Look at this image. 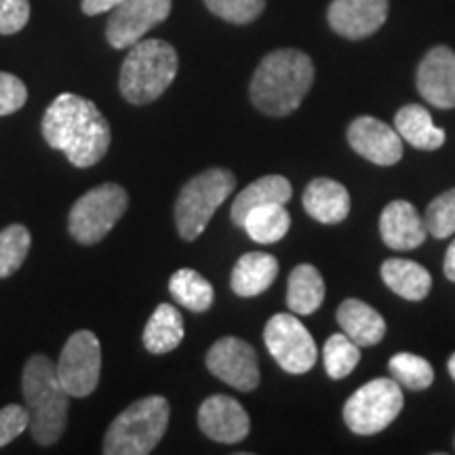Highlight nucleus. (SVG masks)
I'll return each mask as SVG.
<instances>
[{"label": "nucleus", "mask_w": 455, "mask_h": 455, "mask_svg": "<svg viewBox=\"0 0 455 455\" xmlns=\"http://www.w3.org/2000/svg\"><path fill=\"white\" fill-rule=\"evenodd\" d=\"M41 129L44 141L78 169L93 167L110 150V123L93 101L76 93L57 95L44 110Z\"/></svg>", "instance_id": "1"}, {"label": "nucleus", "mask_w": 455, "mask_h": 455, "mask_svg": "<svg viewBox=\"0 0 455 455\" xmlns=\"http://www.w3.org/2000/svg\"><path fill=\"white\" fill-rule=\"evenodd\" d=\"M315 83V64L295 49L272 51L261 60L249 87V98L268 116H287L298 110Z\"/></svg>", "instance_id": "2"}, {"label": "nucleus", "mask_w": 455, "mask_h": 455, "mask_svg": "<svg viewBox=\"0 0 455 455\" xmlns=\"http://www.w3.org/2000/svg\"><path fill=\"white\" fill-rule=\"evenodd\" d=\"M26 407L30 411V430L38 445H53L64 435L68 424V398L57 378L55 363L44 355L28 358L21 375Z\"/></svg>", "instance_id": "3"}, {"label": "nucleus", "mask_w": 455, "mask_h": 455, "mask_svg": "<svg viewBox=\"0 0 455 455\" xmlns=\"http://www.w3.org/2000/svg\"><path fill=\"white\" fill-rule=\"evenodd\" d=\"M178 51L161 38H148L131 47L121 66L118 89L129 104L146 106L156 101L178 76Z\"/></svg>", "instance_id": "4"}, {"label": "nucleus", "mask_w": 455, "mask_h": 455, "mask_svg": "<svg viewBox=\"0 0 455 455\" xmlns=\"http://www.w3.org/2000/svg\"><path fill=\"white\" fill-rule=\"evenodd\" d=\"M169 403L152 395L135 401L110 424L104 439L106 455H146L155 451L169 426Z\"/></svg>", "instance_id": "5"}, {"label": "nucleus", "mask_w": 455, "mask_h": 455, "mask_svg": "<svg viewBox=\"0 0 455 455\" xmlns=\"http://www.w3.org/2000/svg\"><path fill=\"white\" fill-rule=\"evenodd\" d=\"M236 178L230 169H207L181 188L175 203V226L184 241H196L207 230L220 204L235 192Z\"/></svg>", "instance_id": "6"}, {"label": "nucleus", "mask_w": 455, "mask_h": 455, "mask_svg": "<svg viewBox=\"0 0 455 455\" xmlns=\"http://www.w3.org/2000/svg\"><path fill=\"white\" fill-rule=\"evenodd\" d=\"M129 207V195L118 184H101L91 188L74 203L68 215L70 236L81 244H95L110 235Z\"/></svg>", "instance_id": "7"}, {"label": "nucleus", "mask_w": 455, "mask_h": 455, "mask_svg": "<svg viewBox=\"0 0 455 455\" xmlns=\"http://www.w3.org/2000/svg\"><path fill=\"white\" fill-rule=\"evenodd\" d=\"M403 390L395 378H375L361 386L344 405V422L355 435H378L401 413Z\"/></svg>", "instance_id": "8"}, {"label": "nucleus", "mask_w": 455, "mask_h": 455, "mask_svg": "<svg viewBox=\"0 0 455 455\" xmlns=\"http://www.w3.org/2000/svg\"><path fill=\"white\" fill-rule=\"evenodd\" d=\"M57 378L70 396L84 398L98 388L101 375V344L87 329L72 333L55 363Z\"/></svg>", "instance_id": "9"}, {"label": "nucleus", "mask_w": 455, "mask_h": 455, "mask_svg": "<svg viewBox=\"0 0 455 455\" xmlns=\"http://www.w3.org/2000/svg\"><path fill=\"white\" fill-rule=\"evenodd\" d=\"M266 348L287 373L301 375L315 367L318 350L308 329L295 315H275L264 329Z\"/></svg>", "instance_id": "10"}, {"label": "nucleus", "mask_w": 455, "mask_h": 455, "mask_svg": "<svg viewBox=\"0 0 455 455\" xmlns=\"http://www.w3.org/2000/svg\"><path fill=\"white\" fill-rule=\"evenodd\" d=\"M173 0H124L112 9L106 26V38L114 49H131L152 28L161 26L171 15Z\"/></svg>", "instance_id": "11"}, {"label": "nucleus", "mask_w": 455, "mask_h": 455, "mask_svg": "<svg viewBox=\"0 0 455 455\" xmlns=\"http://www.w3.org/2000/svg\"><path fill=\"white\" fill-rule=\"evenodd\" d=\"M207 369L215 378L241 392L259 386V365L253 346L241 338H221L207 352Z\"/></svg>", "instance_id": "12"}, {"label": "nucleus", "mask_w": 455, "mask_h": 455, "mask_svg": "<svg viewBox=\"0 0 455 455\" xmlns=\"http://www.w3.org/2000/svg\"><path fill=\"white\" fill-rule=\"evenodd\" d=\"M198 426L204 436L224 445H236L247 439L251 422L244 407L236 398L226 395H213L198 409Z\"/></svg>", "instance_id": "13"}, {"label": "nucleus", "mask_w": 455, "mask_h": 455, "mask_svg": "<svg viewBox=\"0 0 455 455\" xmlns=\"http://www.w3.org/2000/svg\"><path fill=\"white\" fill-rule=\"evenodd\" d=\"M348 144L358 156L390 167L403 156V140L395 127L373 116H358L348 127Z\"/></svg>", "instance_id": "14"}, {"label": "nucleus", "mask_w": 455, "mask_h": 455, "mask_svg": "<svg viewBox=\"0 0 455 455\" xmlns=\"http://www.w3.org/2000/svg\"><path fill=\"white\" fill-rule=\"evenodd\" d=\"M329 26L348 41L375 34L388 20V0H333L327 11Z\"/></svg>", "instance_id": "15"}, {"label": "nucleus", "mask_w": 455, "mask_h": 455, "mask_svg": "<svg viewBox=\"0 0 455 455\" xmlns=\"http://www.w3.org/2000/svg\"><path fill=\"white\" fill-rule=\"evenodd\" d=\"M418 91L430 106L455 108V53L445 44L426 53L418 68Z\"/></svg>", "instance_id": "16"}, {"label": "nucleus", "mask_w": 455, "mask_h": 455, "mask_svg": "<svg viewBox=\"0 0 455 455\" xmlns=\"http://www.w3.org/2000/svg\"><path fill=\"white\" fill-rule=\"evenodd\" d=\"M379 235L395 251H409L424 244L428 230L411 203L392 201L379 218Z\"/></svg>", "instance_id": "17"}, {"label": "nucleus", "mask_w": 455, "mask_h": 455, "mask_svg": "<svg viewBox=\"0 0 455 455\" xmlns=\"http://www.w3.org/2000/svg\"><path fill=\"white\" fill-rule=\"evenodd\" d=\"M306 213L321 224L333 226L348 218L350 195L339 181L329 178L312 180L301 196Z\"/></svg>", "instance_id": "18"}, {"label": "nucleus", "mask_w": 455, "mask_h": 455, "mask_svg": "<svg viewBox=\"0 0 455 455\" xmlns=\"http://www.w3.org/2000/svg\"><path fill=\"white\" fill-rule=\"evenodd\" d=\"M278 276V259L270 253H244L232 270L230 287L241 298H255L268 291Z\"/></svg>", "instance_id": "19"}, {"label": "nucleus", "mask_w": 455, "mask_h": 455, "mask_svg": "<svg viewBox=\"0 0 455 455\" xmlns=\"http://www.w3.org/2000/svg\"><path fill=\"white\" fill-rule=\"evenodd\" d=\"M338 323L356 346H375L386 335V321L361 299H346L338 308Z\"/></svg>", "instance_id": "20"}, {"label": "nucleus", "mask_w": 455, "mask_h": 455, "mask_svg": "<svg viewBox=\"0 0 455 455\" xmlns=\"http://www.w3.org/2000/svg\"><path fill=\"white\" fill-rule=\"evenodd\" d=\"M293 196V188L289 184L287 178L283 175H264L253 184H249L243 192H238L235 203H232L230 218L236 226L244 224V218L247 213L255 207H261V204H287Z\"/></svg>", "instance_id": "21"}, {"label": "nucleus", "mask_w": 455, "mask_h": 455, "mask_svg": "<svg viewBox=\"0 0 455 455\" xmlns=\"http://www.w3.org/2000/svg\"><path fill=\"white\" fill-rule=\"evenodd\" d=\"M395 129L403 141L418 150H439L445 144V131L432 123L430 112L418 104L403 106L395 116Z\"/></svg>", "instance_id": "22"}, {"label": "nucleus", "mask_w": 455, "mask_h": 455, "mask_svg": "<svg viewBox=\"0 0 455 455\" xmlns=\"http://www.w3.org/2000/svg\"><path fill=\"white\" fill-rule=\"evenodd\" d=\"M325 301V281L312 264L295 266L289 275L287 306L295 315L308 316L321 308Z\"/></svg>", "instance_id": "23"}, {"label": "nucleus", "mask_w": 455, "mask_h": 455, "mask_svg": "<svg viewBox=\"0 0 455 455\" xmlns=\"http://www.w3.org/2000/svg\"><path fill=\"white\" fill-rule=\"evenodd\" d=\"M186 329L181 312L171 304H161L152 312L144 329V348L152 355H167L184 341Z\"/></svg>", "instance_id": "24"}, {"label": "nucleus", "mask_w": 455, "mask_h": 455, "mask_svg": "<svg viewBox=\"0 0 455 455\" xmlns=\"http://www.w3.org/2000/svg\"><path fill=\"white\" fill-rule=\"evenodd\" d=\"M382 278L396 295L419 301L430 293L432 276L430 272L411 259H386L382 266Z\"/></svg>", "instance_id": "25"}, {"label": "nucleus", "mask_w": 455, "mask_h": 455, "mask_svg": "<svg viewBox=\"0 0 455 455\" xmlns=\"http://www.w3.org/2000/svg\"><path fill=\"white\" fill-rule=\"evenodd\" d=\"M289 226H291V215H289L284 204L270 203L255 207L244 218V232L249 238L259 244H272L283 241L287 236Z\"/></svg>", "instance_id": "26"}, {"label": "nucleus", "mask_w": 455, "mask_h": 455, "mask_svg": "<svg viewBox=\"0 0 455 455\" xmlns=\"http://www.w3.org/2000/svg\"><path fill=\"white\" fill-rule=\"evenodd\" d=\"M169 291L181 308L190 312H207L213 306V284L196 270L181 268L169 278Z\"/></svg>", "instance_id": "27"}, {"label": "nucleus", "mask_w": 455, "mask_h": 455, "mask_svg": "<svg viewBox=\"0 0 455 455\" xmlns=\"http://www.w3.org/2000/svg\"><path fill=\"white\" fill-rule=\"evenodd\" d=\"M32 247L30 230L21 224H11L0 232V278L13 276L24 266Z\"/></svg>", "instance_id": "28"}, {"label": "nucleus", "mask_w": 455, "mask_h": 455, "mask_svg": "<svg viewBox=\"0 0 455 455\" xmlns=\"http://www.w3.org/2000/svg\"><path fill=\"white\" fill-rule=\"evenodd\" d=\"M325 371L331 379H344L355 371L361 361V346H356L346 333H335L327 339L323 350Z\"/></svg>", "instance_id": "29"}, {"label": "nucleus", "mask_w": 455, "mask_h": 455, "mask_svg": "<svg viewBox=\"0 0 455 455\" xmlns=\"http://www.w3.org/2000/svg\"><path fill=\"white\" fill-rule=\"evenodd\" d=\"M388 369L392 378L409 390H426L435 382V369L430 363L418 355H409V352L392 356Z\"/></svg>", "instance_id": "30"}, {"label": "nucleus", "mask_w": 455, "mask_h": 455, "mask_svg": "<svg viewBox=\"0 0 455 455\" xmlns=\"http://www.w3.org/2000/svg\"><path fill=\"white\" fill-rule=\"evenodd\" d=\"M426 230L435 238H447L455 235V188L435 198L424 215Z\"/></svg>", "instance_id": "31"}, {"label": "nucleus", "mask_w": 455, "mask_h": 455, "mask_svg": "<svg viewBox=\"0 0 455 455\" xmlns=\"http://www.w3.org/2000/svg\"><path fill=\"white\" fill-rule=\"evenodd\" d=\"M204 4L220 20L236 26L251 24L266 9V0H204Z\"/></svg>", "instance_id": "32"}, {"label": "nucleus", "mask_w": 455, "mask_h": 455, "mask_svg": "<svg viewBox=\"0 0 455 455\" xmlns=\"http://www.w3.org/2000/svg\"><path fill=\"white\" fill-rule=\"evenodd\" d=\"M30 428V411L21 405H7L0 409V447H7L17 436Z\"/></svg>", "instance_id": "33"}, {"label": "nucleus", "mask_w": 455, "mask_h": 455, "mask_svg": "<svg viewBox=\"0 0 455 455\" xmlns=\"http://www.w3.org/2000/svg\"><path fill=\"white\" fill-rule=\"evenodd\" d=\"M28 101V89L21 78L9 72H0V116H9L21 110Z\"/></svg>", "instance_id": "34"}, {"label": "nucleus", "mask_w": 455, "mask_h": 455, "mask_svg": "<svg viewBox=\"0 0 455 455\" xmlns=\"http://www.w3.org/2000/svg\"><path fill=\"white\" fill-rule=\"evenodd\" d=\"M30 21V0H0V34L21 32Z\"/></svg>", "instance_id": "35"}, {"label": "nucleus", "mask_w": 455, "mask_h": 455, "mask_svg": "<svg viewBox=\"0 0 455 455\" xmlns=\"http://www.w3.org/2000/svg\"><path fill=\"white\" fill-rule=\"evenodd\" d=\"M124 0H83L81 9L84 15H100L106 13V11L116 9L118 4H123Z\"/></svg>", "instance_id": "36"}, {"label": "nucleus", "mask_w": 455, "mask_h": 455, "mask_svg": "<svg viewBox=\"0 0 455 455\" xmlns=\"http://www.w3.org/2000/svg\"><path fill=\"white\" fill-rule=\"evenodd\" d=\"M443 270H445V276L449 281L455 283V241L449 244L445 253V264H443Z\"/></svg>", "instance_id": "37"}, {"label": "nucleus", "mask_w": 455, "mask_h": 455, "mask_svg": "<svg viewBox=\"0 0 455 455\" xmlns=\"http://www.w3.org/2000/svg\"><path fill=\"white\" fill-rule=\"evenodd\" d=\"M449 373H451V378L455 379V355L449 358Z\"/></svg>", "instance_id": "38"}]
</instances>
